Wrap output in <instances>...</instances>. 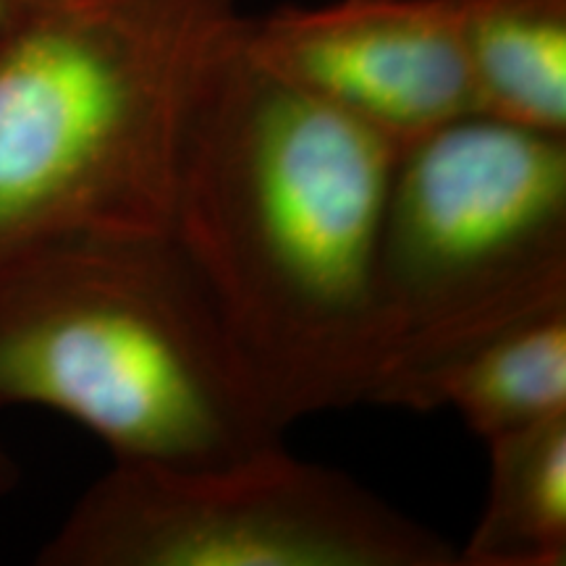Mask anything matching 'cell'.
Segmentation results:
<instances>
[{
	"mask_svg": "<svg viewBox=\"0 0 566 566\" xmlns=\"http://www.w3.org/2000/svg\"><path fill=\"white\" fill-rule=\"evenodd\" d=\"M396 155L254 59L242 17L205 66L168 237L286 428L370 399L375 254Z\"/></svg>",
	"mask_w": 566,
	"mask_h": 566,
	"instance_id": "1",
	"label": "cell"
},
{
	"mask_svg": "<svg viewBox=\"0 0 566 566\" xmlns=\"http://www.w3.org/2000/svg\"><path fill=\"white\" fill-rule=\"evenodd\" d=\"M101 436L113 462L223 467L283 443L168 233H95L0 260V407Z\"/></svg>",
	"mask_w": 566,
	"mask_h": 566,
	"instance_id": "2",
	"label": "cell"
},
{
	"mask_svg": "<svg viewBox=\"0 0 566 566\" xmlns=\"http://www.w3.org/2000/svg\"><path fill=\"white\" fill-rule=\"evenodd\" d=\"M233 0H24L0 38V260L168 233L179 150Z\"/></svg>",
	"mask_w": 566,
	"mask_h": 566,
	"instance_id": "3",
	"label": "cell"
},
{
	"mask_svg": "<svg viewBox=\"0 0 566 566\" xmlns=\"http://www.w3.org/2000/svg\"><path fill=\"white\" fill-rule=\"evenodd\" d=\"M367 405L493 331L566 304V137L472 113L396 155L375 254Z\"/></svg>",
	"mask_w": 566,
	"mask_h": 566,
	"instance_id": "4",
	"label": "cell"
},
{
	"mask_svg": "<svg viewBox=\"0 0 566 566\" xmlns=\"http://www.w3.org/2000/svg\"><path fill=\"white\" fill-rule=\"evenodd\" d=\"M45 566H457V548L346 472L258 451L223 467L113 462Z\"/></svg>",
	"mask_w": 566,
	"mask_h": 566,
	"instance_id": "5",
	"label": "cell"
},
{
	"mask_svg": "<svg viewBox=\"0 0 566 566\" xmlns=\"http://www.w3.org/2000/svg\"><path fill=\"white\" fill-rule=\"evenodd\" d=\"M244 45L396 150L478 113L459 0H336L242 17Z\"/></svg>",
	"mask_w": 566,
	"mask_h": 566,
	"instance_id": "6",
	"label": "cell"
},
{
	"mask_svg": "<svg viewBox=\"0 0 566 566\" xmlns=\"http://www.w3.org/2000/svg\"><path fill=\"white\" fill-rule=\"evenodd\" d=\"M375 405L417 412L454 409L485 443L566 415V304L493 331L394 380Z\"/></svg>",
	"mask_w": 566,
	"mask_h": 566,
	"instance_id": "7",
	"label": "cell"
},
{
	"mask_svg": "<svg viewBox=\"0 0 566 566\" xmlns=\"http://www.w3.org/2000/svg\"><path fill=\"white\" fill-rule=\"evenodd\" d=\"M478 113L566 137V0H459Z\"/></svg>",
	"mask_w": 566,
	"mask_h": 566,
	"instance_id": "8",
	"label": "cell"
},
{
	"mask_svg": "<svg viewBox=\"0 0 566 566\" xmlns=\"http://www.w3.org/2000/svg\"><path fill=\"white\" fill-rule=\"evenodd\" d=\"M488 495L457 566L566 564V415L488 441Z\"/></svg>",
	"mask_w": 566,
	"mask_h": 566,
	"instance_id": "9",
	"label": "cell"
},
{
	"mask_svg": "<svg viewBox=\"0 0 566 566\" xmlns=\"http://www.w3.org/2000/svg\"><path fill=\"white\" fill-rule=\"evenodd\" d=\"M19 483V467L13 462V457L9 454L3 443H0V495L11 493Z\"/></svg>",
	"mask_w": 566,
	"mask_h": 566,
	"instance_id": "10",
	"label": "cell"
},
{
	"mask_svg": "<svg viewBox=\"0 0 566 566\" xmlns=\"http://www.w3.org/2000/svg\"><path fill=\"white\" fill-rule=\"evenodd\" d=\"M21 3H24V0H0V38L9 30L11 21L17 19Z\"/></svg>",
	"mask_w": 566,
	"mask_h": 566,
	"instance_id": "11",
	"label": "cell"
}]
</instances>
